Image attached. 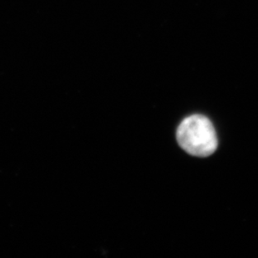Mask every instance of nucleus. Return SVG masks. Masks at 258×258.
<instances>
[{
    "label": "nucleus",
    "mask_w": 258,
    "mask_h": 258,
    "mask_svg": "<svg viewBox=\"0 0 258 258\" xmlns=\"http://www.w3.org/2000/svg\"><path fill=\"white\" fill-rule=\"evenodd\" d=\"M176 139L184 151L199 157L211 156L218 146L213 124L202 115H190L183 119L178 127Z\"/></svg>",
    "instance_id": "1"
}]
</instances>
